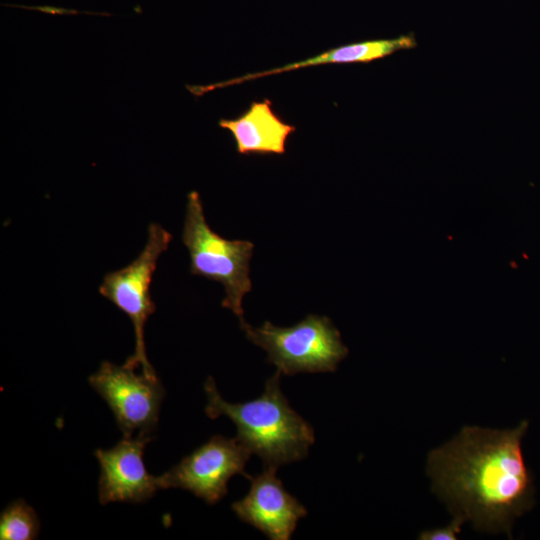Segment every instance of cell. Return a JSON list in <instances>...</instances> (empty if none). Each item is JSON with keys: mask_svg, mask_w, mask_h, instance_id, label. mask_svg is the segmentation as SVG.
I'll use <instances>...</instances> for the list:
<instances>
[{"mask_svg": "<svg viewBox=\"0 0 540 540\" xmlns=\"http://www.w3.org/2000/svg\"><path fill=\"white\" fill-rule=\"evenodd\" d=\"M528 426L527 420L507 430L464 426L428 454L432 491L475 529L510 537L514 520L535 504L533 478L522 453Z\"/></svg>", "mask_w": 540, "mask_h": 540, "instance_id": "6da1fadb", "label": "cell"}, {"mask_svg": "<svg viewBox=\"0 0 540 540\" xmlns=\"http://www.w3.org/2000/svg\"><path fill=\"white\" fill-rule=\"evenodd\" d=\"M281 375L276 371L265 382L261 396L243 403L225 401L212 377L204 384L206 415L211 419L228 417L237 428V440L262 460L263 469L276 471L307 457L315 442L313 427L291 408L283 394Z\"/></svg>", "mask_w": 540, "mask_h": 540, "instance_id": "7a4b0ae2", "label": "cell"}, {"mask_svg": "<svg viewBox=\"0 0 540 540\" xmlns=\"http://www.w3.org/2000/svg\"><path fill=\"white\" fill-rule=\"evenodd\" d=\"M182 242L190 256V272L221 283L225 288L222 307L245 322L243 297L251 291L250 260L254 244L247 240H229L208 225L197 192L188 195Z\"/></svg>", "mask_w": 540, "mask_h": 540, "instance_id": "3957f363", "label": "cell"}, {"mask_svg": "<svg viewBox=\"0 0 540 540\" xmlns=\"http://www.w3.org/2000/svg\"><path fill=\"white\" fill-rule=\"evenodd\" d=\"M247 339L264 349L268 362L283 375L334 372L348 355L339 330L326 316L308 315L290 327L265 321L252 327L240 324Z\"/></svg>", "mask_w": 540, "mask_h": 540, "instance_id": "277c9868", "label": "cell"}, {"mask_svg": "<svg viewBox=\"0 0 540 540\" xmlns=\"http://www.w3.org/2000/svg\"><path fill=\"white\" fill-rule=\"evenodd\" d=\"M171 240L172 235L160 224L150 223L147 242L141 253L124 268L107 273L99 287L100 294L124 312L133 324L135 350L124 365L132 369L140 366L142 373L152 378L157 375L146 355L144 328L156 310L150 296L153 273Z\"/></svg>", "mask_w": 540, "mask_h": 540, "instance_id": "5b68a950", "label": "cell"}, {"mask_svg": "<svg viewBox=\"0 0 540 540\" xmlns=\"http://www.w3.org/2000/svg\"><path fill=\"white\" fill-rule=\"evenodd\" d=\"M250 455L237 438L215 435L160 475V487L181 488L216 504L228 493L227 484L233 476L250 477L245 472Z\"/></svg>", "mask_w": 540, "mask_h": 540, "instance_id": "8992f818", "label": "cell"}, {"mask_svg": "<svg viewBox=\"0 0 540 540\" xmlns=\"http://www.w3.org/2000/svg\"><path fill=\"white\" fill-rule=\"evenodd\" d=\"M89 383L112 410L124 437L131 438L136 430L149 435L157 426L165 396L158 377L137 375L125 365L104 361Z\"/></svg>", "mask_w": 540, "mask_h": 540, "instance_id": "52a82bcc", "label": "cell"}, {"mask_svg": "<svg viewBox=\"0 0 540 540\" xmlns=\"http://www.w3.org/2000/svg\"><path fill=\"white\" fill-rule=\"evenodd\" d=\"M152 438L138 434L135 439L124 437L108 450L97 449L100 477L99 502H145L161 489L159 476L148 473L143 452Z\"/></svg>", "mask_w": 540, "mask_h": 540, "instance_id": "ba28073f", "label": "cell"}, {"mask_svg": "<svg viewBox=\"0 0 540 540\" xmlns=\"http://www.w3.org/2000/svg\"><path fill=\"white\" fill-rule=\"evenodd\" d=\"M248 479V493L232 504L236 516L271 540H289L307 509L284 488L276 470L263 469Z\"/></svg>", "mask_w": 540, "mask_h": 540, "instance_id": "9c48e42d", "label": "cell"}, {"mask_svg": "<svg viewBox=\"0 0 540 540\" xmlns=\"http://www.w3.org/2000/svg\"><path fill=\"white\" fill-rule=\"evenodd\" d=\"M219 126L229 130L239 154H284L288 136L295 127L273 112L271 101H254L235 119H221Z\"/></svg>", "mask_w": 540, "mask_h": 540, "instance_id": "30bf717a", "label": "cell"}, {"mask_svg": "<svg viewBox=\"0 0 540 540\" xmlns=\"http://www.w3.org/2000/svg\"><path fill=\"white\" fill-rule=\"evenodd\" d=\"M417 41L414 34L401 35L389 39H375L363 42L351 43L336 47L323 52L312 58H308L295 63H290L278 68L246 74L238 78L230 79L221 83H215L208 86H194L196 95H202L215 88H221L233 84H239L244 81L253 80L273 74L292 71L309 66L334 63H369L401 50H409L416 47Z\"/></svg>", "mask_w": 540, "mask_h": 540, "instance_id": "8fae6325", "label": "cell"}, {"mask_svg": "<svg viewBox=\"0 0 540 540\" xmlns=\"http://www.w3.org/2000/svg\"><path fill=\"white\" fill-rule=\"evenodd\" d=\"M40 522L35 510L23 499L9 504L0 515L1 540L36 539Z\"/></svg>", "mask_w": 540, "mask_h": 540, "instance_id": "7c38bea8", "label": "cell"}, {"mask_svg": "<svg viewBox=\"0 0 540 540\" xmlns=\"http://www.w3.org/2000/svg\"><path fill=\"white\" fill-rule=\"evenodd\" d=\"M465 522L464 518L454 515L453 520L445 527L422 531L419 534L420 540H456L461 532V527Z\"/></svg>", "mask_w": 540, "mask_h": 540, "instance_id": "4fadbf2b", "label": "cell"}]
</instances>
